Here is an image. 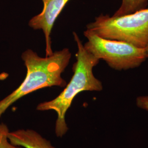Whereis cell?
Masks as SVG:
<instances>
[{"label":"cell","mask_w":148,"mask_h":148,"mask_svg":"<svg viewBox=\"0 0 148 148\" xmlns=\"http://www.w3.org/2000/svg\"><path fill=\"white\" fill-rule=\"evenodd\" d=\"M70 0H42L43 7L41 12L32 18L28 25L34 30H41L46 42V57L53 53L51 35L58 16Z\"/></svg>","instance_id":"obj_5"},{"label":"cell","mask_w":148,"mask_h":148,"mask_svg":"<svg viewBox=\"0 0 148 148\" xmlns=\"http://www.w3.org/2000/svg\"><path fill=\"white\" fill-rule=\"evenodd\" d=\"M148 5V0H121V5L113 16L130 14L147 8Z\"/></svg>","instance_id":"obj_7"},{"label":"cell","mask_w":148,"mask_h":148,"mask_svg":"<svg viewBox=\"0 0 148 148\" xmlns=\"http://www.w3.org/2000/svg\"><path fill=\"white\" fill-rule=\"evenodd\" d=\"M146 49V53H147V60H148V45L147 46V47L145 48Z\"/></svg>","instance_id":"obj_10"},{"label":"cell","mask_w":148,"mask_h":148,"mask_svg":"<svg viewBox=\"0 0 148 148\" xmlns=\"http://www.w3.org/2000/svg\"><path fill=\"white\" fill-rule=\"evenodd\" d=\"M10 130L4 123H0V148H23L13 145L8 139Z\"/></svg>","instance_id":"obj_8"},{"label":"cell","mask_w":148,"mask_h":148,"mask_svg":"<svg viewBox=\"0 0 148 148\" xmlns=\"http://www.w3.org/2000/svg\"><path fill=\"white\" fill-rule=\"evenodd\" d=\"M86 28L99 37L144 48L148 45V8L125 16L101 14Z\"/></svg>","instance_id":"obj_3"},{"label":"cell","mask_w":148,"mask_h":148,"mask_svg":"<svg viewBox=\"0 0 148 148\" xmlns=\"http://www.w3.org/2000/svg\"><path fill=\"white\" fill-rule=\"evenodd\" d=\"M8 139L13 145L23 148H55L40 134L30 129L10 131Z\"/></svg>","instance_id":"obj_6"},{"label":"cell","mask_w":148,"mask_h":148,"mask_svg":"<svg viewBox=\"0 0 148 148\" xmlns=\"http://www.w3.org/2000/svg\"><path fill=\"white\" fill-rule=\"evenodd\" d=\"M136 104L139 109L148 112V95L138 96L136 99Z\"/></svg>","instance_id":"obj_9"},{"label":"cell","mask_w":148,"mask_h":148,"mask_svg":"<svg viewBox=\"0 0 148 148\" xmlns=\"http://www.w3.org/2000/svg\"><path fill=\"white\" fill-rule=\"evenodd\" d=\"M71 57L67 48L45 58L30 49L24 51L21 58L27 68L26 77L16 90L0 101V117L13 103L30 93L46 87H65L66 82L62 74L69 65Z\"/></svg>","instance_id":"obj_2"},{"label":"cell","mask_w":148,"mask_h":148,"mask_svg":"<svg viewBox=\"0 0 148 148\" xmlns=\"http://www.w3.org/2000/svg\"><path fill=\"white\" fill-rule=\"evenodd\" d=\"M73 35L77 52L71 79L59 95L52 100L40 103L36 108L39 111L54 110L57 112L55 133L58 137H62L68 131L65 115L75 97L82 92H100L103 89L101 82L95 77L93 72L94 67L99 64L100 60L85 49L77 33L74 32Z\"/></svg>","instance_id":"obj_1"},{"label":"cell","mask_w":148,"mask_h":148,"mask_svg":"<svg viewBox=\"0 0 148 148\" xmlns=\"http://www.w3.org/2000/svg\"><path fill=\"white\" fill-rule=\"evenodd\" d=\"M84 34L87 39L84 45L85 49L97 58L105 61L111 69L118 71L135 69L147 60L145 48L104 38L87 29Z\"/></svg>","instance_id":"obj_4"}]
</instances>
